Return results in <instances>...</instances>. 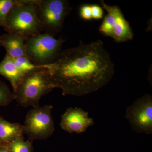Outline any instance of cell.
<instances>
[{"label":"cell","mask_w":152,"mask_h":152,"mask_svg":"<svg viewBox=\"0 0 152 152\" xmlns=\"http://www.w3.org/2000/svg\"><path fill=\"white\" fill-rule=\"evenodd\" d=\"M64 96L80 97L100 89L111 80L114 65L102 41L60 52L46 69Z\"/></svg>","instance_id":"cell-1"},{"label":"cell","mask_w":152,"mask_h":152,"mask_svg":"<svg viewBox=\"0 0 152 152\" xmlns=\"http://www.w3.org/2000/svg\"><path fill=\"white\" fill-rule=\"evenodd\" d=\"M39 0H18L6 18L5 29L8 33L20 34L28 38L40 34L43 27L38 17Z\"/></svg>","instance_id":"cell-2"},{"label":"cell","mask_w":152,"mask_h":152,"mask_svg":"<svg viewBox=\"0 0 152 152\" xmlns=\"http://www.w3.org/2000/svg\"><path fill=\"white\" fill-rule=\"evenodd\" d=\"M56 88L47 70L41 69L26 74L13 92L20 105L34 107L39 106L42 97Z\"/></svg>","instance_id":"cell-3"},{"label":"cell","mask_w":152,"mask_h":152,"mask_svg":"<svg viewBox=\"0 0 152 152\" xmlns=\"http://www.w3.org/2000/svg\"><path fill=\"white\" fill-rule=\"evenodd\" d=\"M64 41L48 32L27 38L25 42L27 56L37 65L50 64L59 54Z\"/></svg>","instance_id":"cell-4"},{"label":"cell","mask_w":152,"mask_h":152,"mask_svg":"<svg viewBox=\"0 0 152 152\" xmlns=\"http://www.w3.org/2000/svg\"><path fill=\"white\" fill-rule=\"evenodd\" d=\"M53 107L46 105L33 107L26 115L23 133L31 140H44L48 138L55 131L52 116Z\"/></svg>","instance_id":"cell-5"},{"label":"cell","mask_w":152,"mask_h":152,"mask_svg":"<svg viewBox=\"0 0 152 152\" xmlns=\"http://www.w3.org/2000/svg\"><path fill=\"white\" fill-rule=\"evenodd\" d=\"M100 3L108 14L99 28L100 32L113 38L117 42L132 39V30L120 8L117 6L109 5L104 1H101Z\"/></svg>","instance_id":"cell-6"},{"label":"cell","mask_w":152,"mask_h":152,"mask_svg":"<svg viewBox=\"0 0 152 152\" xmlns=\"http://www.w3.org/2000/svg\"><path fill=\"white\" fill-rule=\"evenodd\" d=\"M71 9L64 0H39L37 5L38 17L44 29L51 34L61 30Z\"/></svg>","instance_id":"cell-7"},{"label":"cell","mask_w":152,"mask_h":152,"mask_svg":"<svg viewBox=\"0 0 152 152\" xmlns=\"http://www.w3.org/2000/svg\"><path fill=\"white\" fill-rule=\"evenodd\" d=\"M126 118L133 131L138 134H152V97L146 94L128 107Z\"/></svg>","instance_id":"cell-8"},{"label":"cell","mask_w":152,"mask_h":152,"mask_svg":"<svg viewBox=\"0 0 152 152\" xmlns=\"http://www.w3.org/2000/svg\"><path fill=\"white\" fill-rule=\"evenodd\" d=\"M94 124L88 113L80 108H68L62 115L60 126L63 130L69 133L80 134L86 132Z\"/></svg>","instance_id":"cell-9"},{"label":"cell","mask_w":152,"mask_h":152,"mask_svg":"<svg viewBox=\"0 0 152 152\" xmlns=\"http://www.w3.org/2000/svg\"><path fill=\"white\" fill-rule=\"evenodd\" d=\"M26 39L20 34L8 33L0 37L1 46L4 48L7 54L13 58L28 57L25 46Z\"/></svg>","instance_id":"cell-10"},{"label":"cell","mask_w":152,"mask_h":152,"mask_svg":"<svg viewBox=\"0 0 152 152\" xmlns=\"http://www.w3.org/2000/svg\"><path fill=\"white\" fill-rule=\"evenodd\" d=\"M0 75L8 80L14 92L26 75L19 70L15 65L13 58L7 54L0 62Z\"/></svg>","instance_id":"cell-11"},{"label":"cell","mask_w":152,"mask_h":152,"mask_svg":"<svg viewBox=\"0 0 152 152\" xmlns=\"http://www.w3.org/2000/svg\"><path fill=\"white\" fill-rule=\"evenodd\" d=\"M23 125L11 123L0 116V144H7L18 139L24 138Z\"/></svg>","instance_id":"cell-12"},{"label":"cell","mask_w":152,"mask_h":152,"mask_svg":"<svg viewBox=\"0 0 152 152\" xmlns=\"http://www.w3.org/2000/svg\"><path fill=\"white\" fill-rule=\"evenodd\" d=\"M14 62L17 68L25 75L41 69H48V64L44 65L35 64L28 57H23L13 58Z\"/></svg>","instance_id":"cell-13"},{"label":"cell","mask_w":152,"mask_h":152,"mask_svg":"<svg viewBox=\"0 0 152 152\" xmlns=\"http://www.w3.org/2000/svg\"><path fill=\"white\" fill-rule=\"evenodd\" d=\"M10 152H33L31 142L26 141L24 138L18 139L7 144Z\"/></svg>","instance_id":"cell-14"},{"label":"cell","mask_w":152,"mask_h":152,"mask_svg":"<svg viewBox=\"0 0 152 152\" xmlns=\"http://www.w3.org/2000/svg\"><path fill=\"white\" fill-rule=\"evenodd\" d=\"M14 100L15 96L5 83L0 81V107L9 105Z\"/></svg>","instance_id":"cell-15"},{"label":"cell","mask_w":152,"mask_h":152,"mask_svg":"<svg viewBox=\"0 0 152 152\" xmlns=\"http://www.w3.org/2000/svg\"><path fill=\"white\" fill-rule=\"evenodd\" d=\"M18 4V0H0V26L4 27L8 15Z\"/></svg>","instance_id":"cell-16"},{"label":"cell","mask_w":152,"mask_h":152,"mask_svg":"<svg viewBox=\"0 0 152 152\" xmlns=\"http://www.w3.org/2000/svg\"><path fill=\"white\" fill-rule=\"evenodd\" d=\"M80 15L82 18L85 20H90L92 19L91 5H85L82 6L80 11Z\"/></svg>","instance_id":"cell-17"},{"label":"cell","mask_w":152,"mask_h":152,"mask_svg":"<svg viewBox=\"0 0 152 152\" xmlns=\"http://www.w3.org/2000/svg\"><path fill=\"white\" fill-rule=\"evenodd\" d=\"M91 7L92 18L100 19L103 18L104 12L102 7L97 5H91Z\"/></svg>","instance_id":"cell-18"},{"label":"cell","mask_w":152,"mask_h":152,"mask_svg":"<svg viewBox=\"0 0 152 152\" xmlns=\"http://www.w3.org/2000/svg\"><path fill=\"white\" fill-rule=\"evenodd\" d=\"M0 152H10L7 144H0Z\"/></svg>","instance_id":"cell-19"},{"label":"cell","mask_w":152,"mask_h":152,"mask_svg":"<svg viewBox=\"0 0 152 152\" xmlns=\"http://www.w3.org/2000/svg\"><path fill=\"white\" fill-rule=\"evenodd\" d=\"M0 46H1V43H0Z\"/></svg>","instance_id":"cell-20"}]
</instances>
